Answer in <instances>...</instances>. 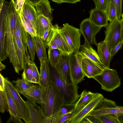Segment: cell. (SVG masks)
I'll list each match as a JSON object with an SVG mask.
<instances>
[{"instance_id":"c3c4849f","label":"cell","mask_w":123,"mask_h":123,"mask_svg":"<svg viewBox=\"0 0 123 123\" xmlns=\"http://www.w3.org/2000/svg\"><path fill=\"white\" fill-rule=\"evenodd\" d=\"M51 29H48L45 30L44 32L42 37L41 38L45 43L49 32Z\"/></svg>"},{"instance_id":"ab89813d","label":"cell","mask_w":123,"mask_h":123,"mask_svg":"<svg viewBox=\"0 0 123 123\" xmlns=\"http://www.w3.org/2000/svg\"><path fill=\"white\" fill-rule=\"evenodd\" d=\"M31 65L33 83L38 84L40 82V75L37 68L33 61L31 63Z\"/></svg>"},{"instance_id":"d6986e66","label":"cell","mask_w":123,"mask_h":123,"mask_svg":"<svg viewBox=\"0 0 123 123\" xmlns=\"http://www.w3.org/2000/svg\"><path fill=\"white\" fill-rule=\"evenodd\" d=\"M97 53L104 68H109L112 59L111 51L106 41L104 40L97 43Z\"/></svg>"},{"instance_id":"7dc6e473","label":"cell","mask_w":123,"mask_h":123,"mask_svg":"<svg viewBox=\"0 0 123 123\" xmlns=\"http://www.w3.org/2000/svg\"><path fill=\"white\" fill-rule=\"evenodd\" d=\"M5 79L4 77L0 74V90L4 91L5 89Z\"/></svg>"},{"instance_id":"5bb4252c","label":"cell","mask_w":123,"mask_h":123,"mask_svg":"<svg viewBox=\"0 0 123 123\" xmlns=\"http://www.w3.org/2000/svg\"><path fill=\"white\" fill-rule=\"evenodd\" d=\"M28 111V123H47V117L44 114L41 106L26 101Z\"/></svg>"},{"instance_id":"681fc988","label":"cell","mask_w":123,"mask_h":123,"mask_svg":"<svg viewBox=\"0 0 123 123\" xmlns=\"http://www.w3.org/2000/svg\"><path fill=\"white\" fill-rule=\"evenodd\" d=\"M33 6H35L42 1L45 0H26Z\"/></svg>"},{"instance_id":"83f0119b","label":"cell","mask_w":123,"mask_h":123,"mask_svg":"<svg viewBox=\"0 0 123 123\" xmlns=\"http://www.w3.org/2000/svg\"><path fill=\"white\" fill-rule=\"evenodd\" d=\"M37 16H43L52 21V10L49 2L48 0H44L36 6Z\"/></svg>"},{"instance_id":"6da1fadb","label":"cell","mask_w":123,"mask_h":123,"mask_svg":"<svg viewBox=\"0 0 123 123\" xmlns=\"http://www.w3.org/2000/svg\"><path fill=\"white\" fill-rule=\"evenodd\" d=\"M4 19L6 51L15 72L19 74V65L15 48L13 37L16 22L15 9L11 7H6L4 11Z\"/></svg>"},{"instance_id":"60d3db41","label":"cell","mask_w":123,"mask_h":123,"mask_svg":"<svg viewBox=\"0 0 123 123\" xmlns=\"http://www.w3.org/2000/svg\"><path fill=\"white\" fill-rule=\"evenodd\" d=\"M95 8L102 10L106 12L109 0H92Z\"/></svg>"},{"instance_id":"4fadbf2b","label":"cell","mask_w":123,"mask_h":123,"mask_svg":"<svg viewBox=\"0 0 123 123\" xmlns=\"http://www.w3.org/2000/svg\"><path fill=\"white\" fill-rule=\"evenodd\" d=\"M4 92L8 102L10 114L7 123H22L21 116L17 105L9 89L5 84Z\"/></svg>"},{"instance_id":"d6a6232c","label":"cell","mask_w":123,"mask_h":123,"mask_svg":"<svg viewBox=\"0 0 123 123\" xmlns=\"http://www.w3.org/2000/svg\"><path fill=\"white\" fill-rule=\"evenodd\" d=\"M106 13L110 22L118 19L116 9L112 0H109Z\"/></svg>"},{"instance_id":"f6af8a7d","label":"cell","mask_w":123,"mask_h":123,"mask_svg":"<svg viewBox=\"0 0 123 123\" xmlns=\"http://www.w3.org/2000/svg\"><path fill=\"white\" fill-rule=\"evenodd\" d=\"M123 44V41H122L118 43L111 50V54L112 58L119 50L122 48Z\"/></svg>"},{"instance_id":"f5cc1de1","label":"cell","mask_w":123,"mask_h":123,"mask_svg":"<svg viewBox=\"0 0 123 123\" xmlns=\"http://www.w3.org/2000/svg\"><path fill=\"white\" fill-rule=\"evenodd\" d=\"M118 118L120 123H123V114L119 116Z\"/></svg>"},{"instance_id":"cb8c5ba5","label":"cell","mask_w":123,"mask_h":123,"mask_svg":"<svg viewBox=\"0 0 123 123\" xmlns=\"http://www.w3.org/2000/svg\"><path fill=\"white\" fill-rule=\"evenodd\" d=\"M4 8L0 11V61H3L8 57L5 47V33L4 19Z\"/></svg>"},{"instance_id":"277c9868","label":"cell","mask_w":123,"mask_h":123,"mask_svg":"<svg viewBox=\"0 0 123 123\" xmlns=\"http://www.w3.org/2000/svg\"><path fill=\"white\" fill-rule=\"evenodd\" d=\"M60 29L57 24L53 26L45 43L48 49H58L63 54L69 55L73 52L62 34Z\"/></svg>"},{"instance_id":"836d02e7","label":"cell","mask_w":123,"mask_h":123,"mask_svg":"<svg viewBox=\"0 0 123 123\" xmlns=\"http://www.w3.org/2000/svg\"><path fill=\"white\" fill-rule=\"evenodd\" d=\"M86 105H83L72 110L62 116L57 123H68V121L76 115Z\"/></svg>"},{"instance_id":"ba28073f","label":"cell","mask_w":123,"mask_h":123,"mask_svg":"<svg viewBox=\"0 0 123 123\" xmlns=\"http://www.w3.org/2000/svg\"><path fill=\"white\" fill-rule=\"evenodd\" d=\"M61 32L73 52L79 51L81 33L80 29L66 23L60 29Z\"/></svg>"},{"instance_id":"2e32d148","label":"cell","mask_w":123,"mask_h":123,"mask_svg":"<svg viewBox=\"0 0 123 123\" xmlns=\"http://www.w3.org/2000/svg\"><path fill=\"white\" fill-rule=\"evenodd\" d=\"M19 92L32 104L37 103L41 105L44 103L42 89L39 85H34L27 89Z\"/></svg>"},{"instance_id":"7bdbcfd3","label":"cell","mask_w":123,"mask_h":123,"mask_svg":"<svg viewBox=\"0 0 123 123\" xmlns=\"http://www.w3.org/2000/svg\"><path fill=\"white\" fill-rule=\"evenodd\" d=\"M81 123H101L97 117L93 116L87 115L82 120Z\"/></svg>"},{"instance_id":"f35d334b","label":"cell","mask_w":123,"mask_h":123,"mask_svg":"<svg viewBox=\"0 0 123 123\" xmlns=\"http://www.w3.org/2000/svg\"><path fill=\"white\" fill-rule=\"evenodd\" d=\"M19 14L22 25L26 31L29 33L33 37L37 36L35 30L26 21L20 14Z\"/></svg>"},{"instance_id":"d4e9b609","label":"cell","mask_w":123,"mask_h":123,"mask_svg":"<svg viewBox=\"0 0 123 123\" xmlns=\"http://www.w3.org/2000/svg\"><path fill=\"white\" fill-rule=\"evenodd\" d=\"M40 63V82L38 84L43 90L49 83V64L48 61L45 59Z\"/></svg>"},{"instance_id":"b9f144b4","label":"cell","mask_w":123,"mask_h":123,"mask_svg":"<svg viewBox=\"0 0 123 123\" xmlns=\"http://www.w3.org/2000/svg\"><path fill=\"white\" fill-rule=\"evenodd\" d=\"M116 7L118 19H121L122 11L123 0H112Z\"/></svg>"},{"instance_id":"f907efd6","label":"cell","mask_w":123,"mask_h":123,"mask_svg":"<svg viewBox=\"0 0 123 123\" xmlns=\"http://www.w3.org/2000/svg\"><path fill=\"white\" fill-rule=\"evenodd\" d=\"M122 27L121 30V37L122 40L123 41V19H121Z\"/></svg>"},{"instance_id":"bcb514c9","label":"cell","mask_w":123,"mask_h":123,"mask_svg":"<svg viewBox=\"0 0 123 123\" xmlns=\"http://www.w3.org/2000/svg\"><path fill=\"white\" fill-rule=\"evenodd\" d=\"M57 4H61L62 3H76L80 2V0H51Z\"/></svg>"},{"instance_id":"11a10c76","label":"cell","mask_w":123,"mask_h":123,"mask_svg":"<svg viewBox=\"0 0 123 123\" xmlns=\"http://www.w3.org/2000/svg\"><path fill=\"white\" fill-rule=\"evenodd\" d=\"M121 17H122V19H123V13Z\"/></svg>"},{"instance_id":"3957f363","label":"cell","mask_w":123,"mask_h":123,"mask_svg":"<svg viewBox=\"0 0 123 123\" xmlns=\"http://www.w3.org/2000/svg\"><path fill=\"white\" fill-rule=\"evenodd\" d=\"M42 90L44 103L40 105L41 106L45 116L49 117L58 112L65 103L58 92L50 82Z\"/></svg>"},{"instance_id":"74e56055","label":"cell","mask_w":123,"mask_h":123,"mask_svg":"<svg viewBox=\"0 0 123 123\" xmlns=\"http://www.w3.org/2000/svg\"><path fill=\"white\" fill-rule=\"evenodd\" d=\"M8 110V104L4 91L0 90V112L4 113Z\"/></svg>"},{"instance_id":"4316f807","label":"cell","mask_w":123,"mask_h":123,"mask_svg":"<svg viewBox=\"0 0 123 123\" xmlns=\"http://www.w3.org/2000/svg\"><path fill=\"white\" fill-rule=\"evenodd\" d=\"M33 38L36 52L40 63L44 59L48 61L46 52L47 46L45 43L37 36L33 37Z\"/></svg>"},{"instance_id":"e575fe53","label":"cell","mask_w":123,"mask_h":123,"mask_svg":"<svg viewBox=\"0 0 123 123\" xmlns=\"http://www.w3.org/2000/svg\"><path fill=\"white\" fill-rule=\"evenodd\" d=\"M116 114H107L96 117L101 123H120Z\"/></svg>"},{"instance_id":"7c38bea8","label":"cell","mask_w":123,"mask_h":123,"mask_svg":"<svg viewBox=\"0 0 123 123\" xmlns=\"http://www.w3.org/2000/svg\"><path fill=\"white\" fill-rule=\"evenodd\" d=\"M70 56V55L62 54L55 68L66 83L73 84L74 83L71 74L69 65Z\"/></svg>"},{"instance_id":"8d00e7d4","label":"cell","mask_w":123,"mask_h":123,"mask_svg":"<svg viewBox=\"0 0 123 123\" xmlns=\"http://www.w3.org/2000/svg\"><path fill=\"white\" fill-rule=\"evenodd\" d=\"M32 62L31 63L27 62L26 63L23 69L24 71L22 74V78L29 82L33 83L31 65Z\"/></svg>"},{"instance_id":"484cf974","label":"cell","mask_w":123,"mask_h":123,"mask_svg":"<svg viewBox=\"0 0 123 123\" xmlns=\"http://www.w3.org/2000/svg\"><path fill=\"white\" fill-rule=\"evenodd\" d=\"M53 26L49 19L42 15L38 16L36 30L37 36L41 38L45 30L51 29Z\"/></svg>"},{"instance_id":"8fae6325","label":"cell","mask_w":123,"mask_h":123,"mask_svg":"<svg viewBox=\"0 0 123 123\" xmlns=\"http://www.w3.org/2000/svg\"><path fill=\"white\" fill-rule=\"evenodd\" d=\"M5 83L11 92L18 108L21 116V118L25 123L28 121V111L26 101L22 98L19 92L14 85L7 78L5 79Z\"/></svg>"},{"instance_id":"f1b7e54d","label":"cell","mask_w":123,"mask_h":123,"mask_svg":"<svg viewBox=\"0 0 123 123\" xmlns=\"http://www.w3.org/2000/svg\"><path fill=\"white\" fill-rule=\"evenodd\" d=\"M75 103L73 104H64L60 109L54 115L47 117V123H57L63 116L74 109Z\"/></svg>"},{"instance_id":"7a4b0ae2","label":"cell","mask_w":123,"mask_h":123,"mask_svg":"<svg viewBox=\"0 0 123 123\" xmlns=\"http://www.w3.org/2000/svg\"><path fill=\"white\" fill-rule=\"evenodd\" d=\"M49 82L54 86L65 104H74L80 97L77 85L66 83L56 69L50 64Z\"/></svg>"},{"instance_id":"30bf717a","label":"cell","mask_w":123,"mask_h":123,"mask_svg":"<svg viewBox=\"0 0 123 123\" xmlns=\"http://www.w3.org/2000/svg\"><path fill=\"white\" fill-rule=\"evenodd\" d=\"M80 30L85 41L91 45H97L96 36L102 27L94 24L89 18L83 19L80 24Z\"/></svg>"},{"instance_id":"1f68e13d","label":"cell","mask_w":123,"mask_h":123,"mask_svg":"<svg viewBox=\"0 0 123 123\" xmlns=\"http://www.w3.org/2000/svg\"><path fill=\"white\" fill-rule=\"evenodd\" d=\"M12 82L15 84V87L19 92L26 90L34 85L32 83L29 82L22 78L19 79L18 78L16 80H13Z\"/></svg>"},{"instance_id":"8992f818","label":"cell","mask_w":123,"mask_h":123,"mask_svg":"<svg viewBox=\"0 0 123 123\" xmlns=\"http://www.w3.org/2000/svg\"><path fill=\"white\" fill-rule=\"evenodd\" d=\"M123 107L119 106L115 102L103 98L87 115L97 117L110 114H116L118 117L123 114Z\"/></svg>"},{"instance_id":"4dcf8cb0","label":"cell","mask_w":123,"mask_h":123,"mask_svg":"<svg viewBox=\"0 0 123 123\" xmlns=\"http://www.w3.org/2000/svg\"><path fill=\"white\" fill-rule=\"evenodd\" d=\"M48 61L50 65L55 68L60 57L63 54L58 49H48Z\"/></svg>"},{"instance_id":"d590c367","label":"cell","mask_w":123,"mask_h":123,"mask_svg":"<svg viewBox=\"0 0 123 123\" xmlns=\"http://www.w3.org/2000/svg\"><path fill=\"white\" fill-rule=\"evenodd\" d=\"M27 46L31 60L33 61L35 59L36 52L35 45L33 38L29 33L27 32Z\"/></svg>"},{"instance_id":"ee69618b","label":"cell","mask_w":123,"mask_h":123,"mask_svg":"<svg viewBox=\"0 0 123 123\" xmlns=\"http://www.w3.org/2000/svg\"><path fill=\"white\" fill-rule=\"evenodd\" d=\"M25 0H17L14 5L16 11L19 13H21Z\"/></svg>"},{"instance_id":"db71d44e","label":"cell","mask_w":123,"mask_h":123,"mask_svg":"<svg viewBox=\"0 0 123 123\" xmlns=\"http://www.w3.org/2000/svg\"><path fill=\"white\" fill-rule=\"evenodd\" d=\"M10 0L12 1L14 5H15L17 0Z\"/></svg>"},{"instance_id":"5b68a950","label":"cell","mask_w":123,"mask_h":123,"mask_svg":"<svg viewBox=\"0 0 123 123\" xmlns=\"http://www.w3.org/2000/svg\"><path fill=\"white\" fill-rule=\"evenodd\" d=\"M101 85V88L107 92H112L119 87L121 79L116 70L105 68L100 74L93 78Z\"/></svg>"},{"instance_id":"603a6c76","label":"cell","mask_w":123,"mask_h":123,"mask_svg":"<svg viewBox=\"0 0 123 123\" xmlns=\"http://www.w3.org/2000/svg\"><path fill=\"white\" fill-rule=\"evenodd\" d=\"M80 49V52L85 58L91 59L104 68L97 52L91 45L85 41L83 45H81Z\"/></svg>"},{"instance_id":"9a60e30c","label":"cell","mask_w":123,"mask_h":123,"mask_svg":"<svg viewBox=\"0 0 123 123\" xmlns=\"http://www.w3.org/2000/svg\"><path fill=\"white\" fill-rule=\"evenodd\" d=\"M82 68L85 77L93 78L101 73L105 68L91 59L84 58L82 62Z\"/></svg>"},{"instance_id":"f546056e","label":"cell","mask_w":123,"mask_h":123,"mask_svg":"<svg viewBox=\"0 0 123 123\" xmlns=\"http://www.w3.org/2000/svg\"><path fill=\"white\" fill-rule=\"evenodd\" d=\"M100 93H94L86 90H83L80 95V97L75 103V108L83 105H86Z\"/></svg>"},{"instance_id":"e0dca14e","label":"cell","mask_w":123,"mask_h":123,"mask_svg":"<svg viewBox=\"0 0 123 123\" xmlns=\"http://www.w3.org/2000/svg\"><path fill=\"white\" fill-rule=\"evenodd\" d=\"M19 14L36 31L38 16L34 6L25 0L21 13Z\"/></svg>"},{"instance_id":"816d5d0a","label":"cell","mask_w":123,"mask_h":123,"mask_svg":"<svg viewBox=\"0 0 123 123\" xmlns=\"http://www.w3.org/2000/svg\"><path fill=\"white\" fill-rule=\"evenodd\" d=\"M0 71H1L2 70L4 69L5 68L6 66L5 65L2 63L0 61Z\"/></svg>"},{"instance_id":"ac0fdd59","label":"cell","mask_w":123,"mask_h":123,"mask_svg":"<svg viewBox=\"0 0 123 123\" xmlns=\"http://www.w3.org/2000/svg\"><path fill=\"white\" fill-rule=\"evenodd\" d=\"M104 98L100 93L89 102L76 115L69 120L68 123H80L83 118L87 116Z\"/></svg>"},{"instance_id":"9c48e42d","label":"cell","mask_w":123,"mask_h":123,"mask_svg":"<svg viewBox=\"0 0 123 123\" xmlns=\"http://www.w3.org/2000/svg\"><path fill=\"white\" fill-rule=\"evenodd\" d=\"M84 58L80 51L70 54L69 65L71 75L74 83L77 85L85 77L82 68V61Z\"/></svg>"},{"instance_id":"ffe728a7","label":"cell","mask_w":123,"mask_h":123,"mask_svg":"<svg viewBox=\"0 0 123 123\" xmlns=\"http://www.w3.org/2000/svg\"><path fill=\"white\" fill-rule=\"evenodd\" d=\"M16 22L14 30V38H17L21 41L25 49L28 57L30 59L27 48V32L22 25L19 13L16 11Z\"/></svg>"},{"instance_id":"44dd1931","label":"cell","mask_w":123,"mask_h":123,"mask_svg":"<svg viewBox=\"0 0 123 123\" xmlns=\"http://www.w3.org/2000/svg\"><path fill=\"white\" fill-rule=\"evenodd\" d=\"M89 18L95 25L101 27H106L109 21L106 12L96 8L92 9L90 11Z\"/></svg>"},{"instance_id":"7402d4cb","label":"cell","mask_w":123,"mask_h":123,"mask_svg":"<svg viewBox=\"0 0 123 123\" xmlns=\"http://www.w3.org/2000/svg\"><path fill=\"white\" fill-rule=\"evenodd\" d=\"M16 51L19 62L20 70L24 69L26 63L31 62L27 57L25 48L20 40L17 38H14Z\"/></svg>"},{"instance_id":"52a82bcc","label":"cell","mask_w":123,"mask_h":123,"mask_svg":"<svg viewBox=\"0 0 123 123\" xmlns=\"http://www.w3.org/2000/svg\"><path fill=\"white\" fill-rule=\"evenodd\" d=\"M121 19L110 22L105 27L104 40L107 43L111 51L117 44L123 41L121 37Z\"/></svg>"}]
</instances>
